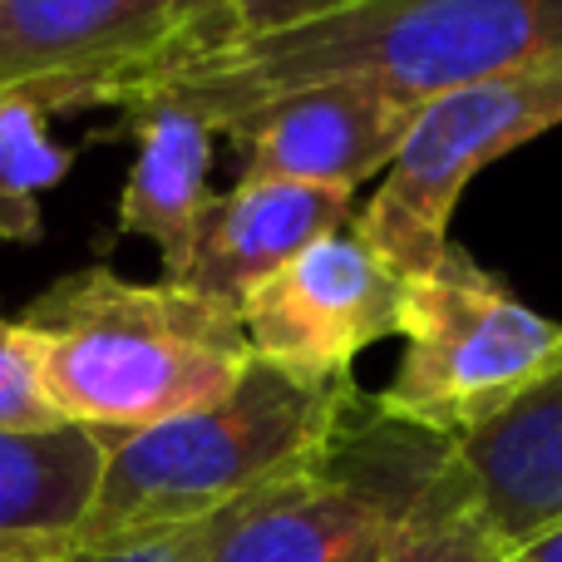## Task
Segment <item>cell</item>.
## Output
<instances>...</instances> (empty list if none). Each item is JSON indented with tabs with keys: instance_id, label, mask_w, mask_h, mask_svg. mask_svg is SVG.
<instances>
[{
	"instance_id": "obj_8",
	"label": "cell",
	"mask_w": 562,
	"mask_h": 562,
	"mask_svg": "<svg viewBox=\"0 0 562 562\" xmlns=\"http://www.w3.org/2000/svg\"><path fill=\"white\" fill-rule=\"evenodd\" d=\"M173 35V0H0V89L30 85L49 114L119 109Z\"/></svg>"
},
{
	"instance_id": "obj_5",
	"label": "cell",
	"mask_w": 562,
	"mask_h": 562,
	"mask_svg": "<svg viewBox=\"0 0 562 562\" xmlns=\"http://www.w3.org/2000/svg\"><path fill=\"white\" fill-rule=\"evenodd\" d=\"M562 124V59L508 69L419 104L395 164L360 207L356 227L400 277H419L449 252L464 188L514 148Z\"/></svg>"
},
{
	"instance_id": "obj_1",
	"label": "cell",
	"mask_w": 562,
	"mask_h": 562,
	"mask_svg": "<svg viewBox=\"0 0 562 562\" xmlns=\"http://www.w3.org/2000/svg\"><path fill=\"white\" fill-rule=\"evenodd\" d=\"M558 59L562 0H356L272 35L164 65L138 79L128 99L173 94L223 128L267 99L330 79H366L409 104H429L449 89Z\"/></svg>"
},
{
	"instance_id": "obj_10",
	"label": "cell",
	"mask_w": 562,
	"mask_h": 562,
	"mask_svg": "<svg viewBox=\"0 0 562 562\" xmlns=\"http://www.w3.org/2000/svg\"><path fill=\"white\" fill-rule=\"evenodd\" d=\"M350 188H306L286 178H237L233 193H213L198 223L193 252L168 286H188L207 301L243 311V301L277 277L311 243L350 227Z\"/></svg>"
},
{
	"instance_id": "obj_17",
	"label": "cell",
	"mask_w": 562,
	"mask_h": 562,
	"mask_svg": "<svg viewBox=\"0 0 562 562\" xmlns=\"http://www.w3.org/2000/svg\"><path fill=\"white\" fill-rule=\"evenodd\" d=\"M65 419L49 409L35 375V356L20 321L0 316V429H49Z\"/></svg>"
},
{
	"instance_id": "obj_3",
	"label": "cell",
	"mask_w": 562,
	"mask_h": 562,
	"mask_svg": "<svg viewBox=\"0 0 562 562\" xmlns=\"http://www.w3.org/2000/svg\"><path fill=\"white\" fill-rule=\"evenodd\" d=\"M366 409L356 380H311L252 356L217 400L109 439L94 508L75 548H109L227 514L336 449Z\"/></svg>"
},
{
	"instance_id": "obj_11",
	"label": "cell",
	"mask_w": 562,
	"mask_h": 562,
	"mask_svg": "<svg viewBox=\"0 0 562 562\" xmlns=\"http://www.w3.org/2000/svg\"><path fill=\"white\" fill-rule=\"evenodd\" d=\"M469 504L504 553L562 524V370L449 445Z\"/></svg>"
},
{
	"instance_id": "obj_21",
	"label": "cell",
	"mask_w": 562,
	"mask_h": 562,
	"mask_svg": "<svg viewBox=\"0 0 562 562\" xmlns=\"http://www.w3.org/2000/svg\"><path fill=\"white\" fill-rule=\"evenodd\" d=\"M173 5H178V35H183V30L198 25V20H203L207 10L217 5V0H173ZM178 35H173V40H178ZM134 79H138V75H134Z\"/></svg>"
},
{
	"instance_id": "obj_16",
	"label": "cell",
	"mask_w": 562,
	"mask_h": 562,
	"mask_svg": "<svg viewBox=\"0 0 562 562\" xmlns=\"http://www.w3.org/2000/svg\"><path fill=\"white\" fill-rule=\"evenodd\" d=\"M346 5H356V0H217V5L207 10L198 25H188L183 35H178L173 45H168L164 55L144 69V75H154V69H164V65H178V59H188V55H207V49L237 45V40L272 35V30L301 25V20L330 15V10H346ZM144 75H138V79H144ZM138 79H134V85H138ZM134 85H128V89H134ZM128 89H124V99H128ZM124 99H119V104H124Z\"/></svg>"
},
{
	"instance_id": "obj_13",
	"label": "cell",
	"mask_w": 562,
	"mask_h": 562,
	"mask_svg": "<svg viewBox=\"0 0 562 562\" xmlns=\"http://www.w3.org/2000/svg\"><path fill=\"white\" fill-rule=\"evenodd\" d=\"M109 445L94 429H0V538H65L85 528Z\"/></svg>"
},
{
	"instance_id": "obj_6",
	"label": "cell",
	"mask_w": 562,
	"mask_h": 562,
	"mask_svg": "<svg viewBox=\"0 0 562 562\" xmlns=\"http://www.w3.org/2000/svg\"><path fill=\"white\" fill-rule=\"evenodd\" d=\"M445 459V439L395 425L366 400L321 464L233 508L207 562H380L390 528Z\"/></svg>"
},
{
	"instance_id": "obj_15",
	"label": "cell",
	"mask_w": 562,
	"mask_h": 562,
	"mask_svg": "<svg viewBox=\"0 0 562 562\" xmlns=\"http://www.w3.org/2000/svg\"><path fill=\"white\" fill-rule=\"evenodd\" d=\"M380 562H508V553L469 504L454 459H445V469L409 504V514L390 528Z\"/></svg>"
},
{
	"instance_id": "obj_4",
	"label": "cell",
	"mask_w": 562,
	"mask_h": 562,
	"mask_svg": "<svg viewBox=\"0 0 562 562\" xmlns=\"http://www.w3.org/2000/svg\"><path fill=\"white\" fill-rule=\"evenodd\" d=\"M400 340L405 356L375 409L445 445L474 435L562 370V321L514 296L454 243L429 272L405 277Z\"/></svg>"
},
{
	"instance_id": "obj_2",
	"label": "cell",
	"mask_w": 562,
	"mask_h": 562,
	"mask_svg": "<svg viewBox=\"0 0 562 562\" xmlns=\"http://www.w3.org/2000/svg\"><path fill=\"white\" fill-rule=\"evenodd\" d=\"M20 330L49 409L104 445L207 405L252 366L233 306L168 281H124L109 267L45 286Z\"/></svg>"
},
{
	"instance_id": "obj_18",
	"label": "cell",
	"mask_w": 562,
	"mask_h": 562,
	"mask_svg": "<svg viewBox=\"0 0 562 562\" xmlns=\"http://www.w3.org/2000/svg\"><path fill=\"white\" fill-rule=\"evenodd\" d=\"M227 514L213 518H198V524L183 528H168V533H148V538H128V543H109V548H75L65 562H207L223 538Z\"/></svg>"
},
{
	"instance_id": "obj_14",
	"label": "cell",
	"mask_w": 562,
	"mask_h": 562,
	"mask_svg": "<svg viewBox=\"0 0 562 562\" xmlns=\"http://www.w3.org/2000/svg\"><path fill=\"white\" fill-rule=\"evenodd\" d=\"M49 104L30 85L0 89V237L20 247L45 237L40 198L75 164V148L49 134Z\"/></svg>"
},
{
	"instance_id": "obj_12",
	"label": "cell",
	"mask_w": 562,
	"mask_h": 562,
	"mask_svg": "<svg viewBox=\"0 0 562 562\" xmlns=\"http://www.w3.org/2000/svg\"><path fill=\"white\" fill-rule=\"evenodd\" d=\"M124 119L134 128V168L119 198V233L148 237L164 257V281H178L193 252L198 223L213 203V144L217 128L193 104L173 94L128 99Z\"/></svg>"
},
{
	"instance_id": "obj_19",
	"label": "cell",
	"mask_w": 562,
	"mask_h": 562,
	"mask_svg": "<svg viewBox=\"0 0 562 562\" xmlns=\"http://www.w3.org/2000/svg\"><path fill=\"white\" fill-rule=\"evenodd\" d=\"M69 553L65 538H0V562H65Z\"/></svg>"
},
{
	"instance_id": "obj_7",
	"label": "cell",
	"mask_w": 562,
	"mask_h": 562,
	"mask_svg": "<svg viewBox=\"0 0 562 562\" xmlns=\"http://www.w3.org/2000/svg\"><path fill=\"white\" fill-rule=\"evenodd\" d=\"M405 277L356 233L311 243L243 301V330L257 360L291 375L340 380L350 360L385 336H400Z\"/></svg>"
},
{
	"instance_id": "obj_9",
	"label": "cell",
	"mask_w": 562,
	"mask_h": 562,
	"mask_svg": "<svg viewBox=\"0 0 562 562\" xmlns=\"http://www.w3.org/2000/svg\"><path fill=\"white\" fill-rule=\"evenodd\" d=\"M419 104L390 94L366 79L291 89L281 99L237 114L217 134L233 138L243 158V178H286L306 188H350L366 178H385L415 124Z\"/></svg>"
},
{
	"instance_id": "obj_20",
	"label": "cell",
	"mask_w": 562,
	"mask_h": 562,
	"mask_svg": "<svg viewBox=\"0 0 562 562\" xmlns=\"http://www.w3.org/2000/svg\"><path fill=\"white\" fill-rule=\"evenodd\" d=\"M508 562H562V524L548 528V533H538V538H528L524 548H514Z\"/></svg>"
}]
</instances>
